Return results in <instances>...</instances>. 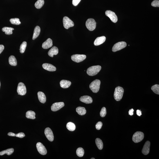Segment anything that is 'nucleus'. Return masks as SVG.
<instances>
[{
	"mask_svg": "<svg viewBox=\"0 0 159 159\" xmlns=\"http://www.w3.org/2000/svg\"><path fill=\"white\" fill-rule=\"evenodd\" d=\"M123 88L120 86L117 87L115 88L114 97L115 100L120 101L122 99L124 93Z\"/></svg>",
	"mask_w": 159,
	"mask_h": 159,
	"instance_id": "obj_1",
	"label": "nucleus"
},
{
	"mask_svg": "<svg viewBox=\"0 0 159 159\" xmlns=\"http://www.w3.org/2000/svg\"><path fill=\"white\" fill-rule=\"evenodd\" d=\"M102 67L100 66H92L88 68L87 70V73L88 75L93 76L97 74L100 71Z\"/></svg>",
	"mask_w": 159,
	"mask_h": 159,
	"instance_id": "obj_2",
	"label": "nucleus"
},
{
	"mask_svg": "<svg viewBox=\"0 0 159 159\" xmlns=\"http://www.w3.org/2000/svg\"><path fill=\"white\" fill-rule=\"evenodd\" d=\"M101 81L98 79L95 80L90 84L89 87L94 93L98 92L100 89Z\"/></svg>",
	"mask_w": 159,
	"mask_h": 159,
	"instance_id": "obj_3",
	"label": "nucleus"
},
{
	"mask_svg": "<svg viewBox=\"0 0 159 159\" xmlns=\"http://www.w3.org/2000/svg\"><path fill=\"white\" fill-rule=\"evenodd\" d=\"M144 138V133L140 131H137L133 135L132 140L135 143H138L141 142Z\"/></svg>",
	"mask_w": 159,
	"mask_h": 159,
	"instance_id": "obj_4",
	"label": "nucleus"
},
{
	"mask_svg": "<svg viewBox=\"0 0 159 159\" xmlns=\"http://www.w3.org/2000/svg\"><path fill=\"white\" fill-rule=\"evenodd\" d=\"M86 25L87 28L88 30L90 31H92L95 29L96 23L94 19L89 18L86 21Z\"/></svg>",
	"mask_w": 159,
	"mask_h": 159,
	"instance_id": "obj_5",
	"label": "nucleus"
},
{
	"mask_svg": "<svg viewBox=\"0 0 159 159\" xmlns=\"http://www.w3.org/2000/svg\"><path fill=\"white\" fill-rule=\"evenodd\" d=\"M127 46V44L125 42L122 41L117 43L114 45L112 48V51L115 52L123 49Z\"/></svg>",
	"mask_w": 159,
	"mask_h": 159,
	"instance_id": "obj_6",
	"label": "nucleus"
},
{
	"mask_svg": "<svg viewBox=\"0 0 159 159\" xmlns=\"http://www.w3.org/2000/svg\"><path fill=\"white\" fill-rule=\"evenodd\" d=\"M63 23L64 28L66 29H68L70 27H73L74 25L73 22L66 16L63 18Z\"/></svg>",
	"mask_w": 159,
	"mask_h": 159,
	"instance_id": "obj_7",
	"label": "nucleus"
},
{
	"mask_svg": "<svg viewBox=\"0 0 159 159\" xmlns=\"http://www.w3.org/2000/svg\"><path fill=\"white\" fill-rule=\"evenodd\" d=\"M18 94L21 95H24L26 94L27 92L26 86L23 83L20 82L18 84L17 90Z\"/></svg>",
	"mask_w": 159,
	"mask_h": 159,
	"instance_id": "obj_8",
	"label": "nucleus"
},
{
	"mask_svg": "<svg viewBox=\"0 0 159 159\" xmlns=\"http://www.w3.org/2000/svg\"><path fill=\"white\" fill-rule=\"evenodd\" d=\"M86 56L84 55L75 54L71 56L72 60L75 62L79 63L82 62L86 58Z\"/></svg>",
	"mask_w": 159,
	"mask_h": 159,
	"instance_id": "obj_9",
	"label": "nucleus"
},
{
	"mask_svg": "<svg viewBox=\"0 0 159 159\" xmlns=\"http://www.w3.org/2000/svg\"><path fill=\"white\" fill-rule=\"evenodd\" d=\"M106 15L109 17L111 21L114 23H116L118 21V17L114 12L111 10H107L105 12Z\"/></svg>",
	"mask_w": 159,
	"mask_h": 159,
	"instance_id": "obj_10",
	"label": "nucleus"
},
{
	"mask_svg": "<svg viewBox=\"0 0 159 159\" xmlns=\"http://www.w3.org/2000/svg\"><path fill=\"white\" fill-rule=\"evenodd\" d=\"M37 149L38 152L41 155H44L47 153L46 148L41 142H38L36 144Z\"/></svg>",
	"mask_w": 159,
	"mask_h": 159,
	"instance_id": "obj_11",
	"label": "nucleus"
},
{
	"mask_svg": "<svg viewBox=\"0 0 159 159\" xmlns=\"http://www.w3.org/2000/svg\"><path fill=\"white\" fill-rule=\"evenodd\" d=\"M45 134L47 138L50 142H53L54 136L53 131L49 128H46L45 130Z\"/></svg>",
	"mask_w": 159,
	"mask_h": 159,
	"instance_id": "obj_12",
	"label": "nucleus"
},
{
	"mask_svg": "<svg viewBox=\"0 0 159 159\" xmlns=\"http://www.w3.org/2000/svg\"><path fill=\"white\" fill-rule=\"evenodd\" d=\"M64 106L65 104L64 102L55 103L52 105L51 107V109L53 111H57L64 107Z\"/></svg>",
	"mask_w": 159,
	"mask_h": 159,
	"instance_id": "obj_13",
	"label": "nucleus"
},
{
	"mask_svg": "<svg viewBox=\"0 0 159 159\" xmlns=\"http://www.w3.org/2000/svg\"><path fill=\"white\" fill-rule=\"evenodd\" d=\"M150 142L149 141H147L145 143L143 148L142 152L144 155H147L149 154L150 151Z\"/></svg>",
	"mask_w": 159,
	"mask_h": 159,
	"instance_id": "obj_14",
	"label": "nucleus"
},
{
	"mask_svg": "<svg viewBox=\"0 0 159 159\" xmlns=\"http://www.w3.org/2000/svg\"><path fill=\"white\" fill-rule=\"evenodd\" d=\"M42 67L44 69L49 71H55L56 70V68L55 66L51 64L47 63H45L43 64Z\"/></svg>",
	"mask_w": 159,
	"mask_h": 159,
	"instance_id": "obj_15",
	"label": "nucleus"
},
{
	"mask_svg": "<svg viewBox=\"0 0 159 159\" xmlns=\"http://www.w3.org/2000/svg\"><path fill=\"white\" fill-rule=\"evenodd\" d=\"M80 100L83 103L86 104H90L93 102V99L91 97L88 95L83 96L81 97Z\"/></svg>",
	"mask_w": 159,
	"mask_h": 159,
	"instance_id": "obj_16",
	"label": "nucleus"
},
{
	"mask_svg": "<svg viewBox=\"0 0 159 159\" xmlns=\"http://www.w3.org/2000/svg\"><path fill=\"white\" fill-rule=\"evenodd\" d=\"M106 39L104 36L97 37L94 42V45L95 46H98L102 44L105 42Z\"/></svg>",
	"mask_w": 159,
	"mask_h": 159,
	"instance_id": "obj_17",
	"label": "nucleus"
},
{
	"mask_svg": "<svg viewBox=\"0 0 159 159\" xmlns=\"http://www.w3.org/2000/svg\"><path fill=\"white\" fill-rule=\"evenodd\" d=\"M53 46V41L50 38H48L47 40L43 43L42 47L44 49H48L51 48Z\"/></svg>",
	"mask_w": 159,
	"mask_h": 159,
	"instance_id": "obj_18",
	"label": "nucleus"
},
{
	"mask_svg": "<svg viewBox=\"0 0 159 159\" xmlns=\"http://www.w3.org/2000/svg\"><path fill=\"white\" fill-rule=\"evenodd\" d=\"M58 53V49L57 47L54 46L48 52V55L50 57H53L54 55H57Z\"/></svg>",
	"mask_w": 159,
	"mask_h": 159,
	"instance_id": "obj_19",
	"label": "nucleus"
},
{
	"mask_svg": "<svg viewBox=\"0 0 159 159\" xmlns=\"http://www.w3.org/2000/svg\"><path fill=\"white\" fill-rule=\"evenodd\" d=\"M38 97L39 102L43 104L46 103V98L44 93L42 92H39L37 93Z\"/></svg>",
	"mask_w": 159,
	"mask_h": 159,
	"instance_id": "obj_20",
	"label": "nucleus"
},
{
	"mask_svg": "<svg viewBox=\"0 0 159 159\" xmlns=\"http://www.w3.org/2000/svg\"><path fill=\"white\" fill-rule=\"evenodd\" d=\"M71 84V83L70 81L66 80H62L60 82L61 87L64 88H68Z\"/></svg>",
	"mask_w": 159,
	"mask_h": 159,
	"instance_id": "obj_21",
	"label": "nucleus"
},
{
	"mask_svg": "<svg viewBox=\"0 0 159 159\" xmlns=\"http://www.w3.org/2000/svg\"><path fill=\"white\" fill-rule=\"evenodd\" d=\"M41 32V28L37 26L34 29L32 39L35 40L39 36Z\"/></svg>",
	"mask_w": 159,
	"mask_h": 159,
	"instance_id": "obj_22",
	"label": "nucleus"
},
{
	"mask_svg": "<svg viewBox=\"0 0 159 159\" xmlns=\"http://www.w3.org/2000/svg\"><path fill=\"white\" fill-rule=\"evenodd\" d=\"M9 63L11 65L13 66H16L17 65V59L14 56L11 55L9 57Z\"/></svg>",
	"mask_w": 159,
	"mask_h": 159,
	"instance_id": "obj_23",
	"label": "nucleus"
},
{
	"mask_svg": "<svg viewBox=\"0 0 159 159\" xmlns=\"http://www.w3.org/2000/svg\"><path fill=\"white\" fill-rule=\"evenodd\" d=\"M14 30V29L11 27H4L2 29V30L7 35H11L13 33L12 31Z\"/></svg>",
	"mask_w": 159,
	"mask_h": 159,
	"instance_id": "obj_24",
	"label": "nucleus"
},
{
	"mask_svg": "<svg viewBox=\"0 0 159 159\" xmlns=\"http://www.w3.org/2000/svg\"><path fill=\"white\" fill-rule=\"evenodd\" d=\"M76 111L78 114L81 115L85 114L86 112L85 108L81 107H77L76 109Z\"/></svg>",
	"mask_w": 159,
	"mask_h": 159,
	"instance_id": "obj_25",
	"label": "nucleus"
},
{
	"mask_svg": "<svg viewBox=\"0 0 159 159\" xmlns=\"http://www.w3.org/2000/svg\"><path fill=\"white\" fill-rule=\"evenodd\" d=\"M14 151V149L13 148L8 149L1 152H0V156H2V155L6 154L8 155H10L12 154L13 153Z\"/></svg>",
	"mask_w": 159,
	"mask_h": 159,
	"instance_id": "obj_26",
	"label": "nucleus"
},
{
	"mask_svg": "<svg viewBox=\"0 0 159 159\" xmlns=\"http://www.w3.org/2000/svg\"><path fill=\"white\" fill-rule=\"evenodd\" d=\"M35 112L31 111H29L27 112L26 116L27 118L34 119L35 118Z\"/></svg>",
	"mask_w": 159,
	"mask_h": 159,
	"instance_id": "obj_27",
	"label": "nucleus"
},
{
	"mask_svg": "<svg viewBox=\"0 0 159 159\" xmlns=\"http://www.w3.org/2000/svg\"><path fill=\"white\" fill-rule=\"evenodd\" d=\"M66 127L69 130L71 131H74L76 128L75 124L71 122L68 123L67 124Z\"/></svg>",
	"mask_w": 159,
	"mask_h": 159,
	"instance_id": "obj_28",
	"label": "nucleus"
},
{
	"mask_svg": "<svg viewBox=\"0 0 159 159\" xmlns=\"http://www.w3.org/2000/svg\"><path fill=\"white\" fill-rule=\"evenodd\" d=\"M95 143L97 148L99 150H102L103 147V144L102 141L99 138H97L95 140Z\"/></svg>",
	"mask_w": 159,
	"mask_h": 159,
	"instance_id": "obj_29",
	"label": "nucleus"
},
{
	"mask_svg": "<svg viewBox=\"0 0 159 159\" xmlns=\"http://www.w3.org/2000/svg\"><path fill=\"white\" fill-rule=\"evenodd\" d=\"M44 4V0H38L35 3V6L36 8L39 9L42 8Z\"/></svg>",
	"mask_w": 159,
	"mask_h": 159,
	"instance_id": "obj_30",
	"label": "nucleus"
},
{
	"mask_svg": "<svg viewBox=\"0 0 159 159\" xmlns=\"http://www.w3.org/2000/svg\"><path fill=\"white\" fill-rule=\"evenodd\" d=\"M27 46V43L26 41L23 42L21 45L20 47V52L21 53H24L25 50H26Z\"/></svg>",
	"mask_w": 159,
	"mask_h": 159,
	"instance_id": "obj_31",
	"label": "nucleus"
},
{
	"mask_svg": "<svg viewBox=\"0 0 159 159\" xmlns=\"http://www.w3.org/2000/svg\"><path fill=\"white\" fill-rule=\"evenodd\" d=\"M76 154L77 156L79 157H83L84 154V149L82 148H78L76 150Z\"/></svg>",
	"mask_w": 159,
	"mask_h": 159,
	"instance_id": "obj_32",
	"label": "nucleus"
},
{
	"mask_svg": "<svg viewBox=\"0 0 159 159\" xmlns=\"http://www.w3.org/2000/svg\"><path fill=\"white\" fill-rule=\"evenodd\" d=\"M10 21L11 24L15 25H19L21 23L19 21V19L18 18L11 19Z\"/></svg>",
	"mask_w": 159,
	"mask_h": 159,
	"instance_id": "obj_33",
	"label": "nucleus"
},
{
	"mask_svg": "<svg viewBox=\"0 0 159 159\" xmlns=\"http://www.w3.org/2000/svg\"><path fill=\"white\" fill-rule=\"evenodd\" d=\"M151 89L154 92L157 94H159V85L156 84L153 86L151 88Z\"/></svg>",
	"mask_w": 159,
	"mask_h": 159,
	"instance_id": "obj_34",
	"label": "nucleus"
},
{
	"mask_svg": "<svg viewBox=\"0 0 159 159\" xmlns=\"http://www.w3.org/2000/svg\"><path fill=\"white\" fill-rule=\"evenodd\" d=\"M106 110L105 107H103L102 110H101V111L100 113V115L101 117H104L106 116Z\"/></svg>",
	"mask_w": 159,
	"mask_h": 159,
	"instance_id": "obj_35",
	"label": "nucleus"
},
{
	"mask_svg": "<svg viewBox=\"0 0 159 159\" xmlns=\"http://www.w3.org/2000/svg\"><path fill=\"white\" fill-rule=\"evenodd\" d=\"M151 5L153 7H159V0H155L152 3Z\"/></svg>",
	"mask_w": 159,
	"mask_h": 159,
	"instance_id": "obj_36",
	"label": "nucleus"
},
{
	"mask_svg": "<svg viewBox=\"0 0 159 159\" xmlns=\"http://www.w3.org/2000/svg\"><path fill=\"white\" fill-rule=\"evenodd\" d=\"M103 125L102 123L101 122H97L95 125V128L97 130H100L102 127Z\"/></svg>",
	"mask_w": 159,
	"mask_h": 159,
	"instance_id": "obj_37",
	"label": "nucleus"
},
{
	"mask_svg": "<svg viewBox=\"0 0 159 159\" xmlns=\"http://www.w3.org/2000/svg\"><path fill=\"white\" fill-rule=\"evenodd\" d=\"M25 136V134L22 132L16 134V136L19 138H22Z\"/></svg>",
	"mask_w": 159,
	"mask_h": 159,
	"instance_id": "obj_38",
	"label": "nucleus"
},
{
	"mask_svg": "<svg viewBox=\"0 0 159 159\" xmlns=\"http://www.w3.org/2000/svg\"><path fill=\"white\" fill-rule=\"evenodd\" d=\"M81 0H73L72 4L74 6H76L80 2Z\"/></svg>",
	"mask_w": 159,
	"mask_h": 159,
	"instance_id": "obj_39",
	"label": "nucleus"
},
{
	"mask_svg": "<svg viewBox=\"0 0 159 159\" xmlns=\"http://www.w3.org/2000/svg\"><path fill=\"white\" fill-rule=\"evenodd\" d=\"M4 49V46L3 45H0V54L3 51Z\"/></svg>",
	"mask_w": 159,
	"mask_h": 159,
	"instance_id": "obj_40",
	"label": "nucleus"
},
{
	"mask_svg": "<svg viewBox=\"0 0 159 159\" xmlns=\"http://www.w3.org/2000/svg\"><path fill=\"white\" fill-rule=\"evenodd\" d=\"M136 113L138 116H140L142 115V111L141 110H137L136 111Z\"/></svg>",
	"mask_w": 159,
	"mask_h": 159,
	"instance_id": "obj_41",
	"label": "nucleus"
},
{
	"mask_svg": "<svg viewBox=\"0 0 159 159\" xmlns=\"http://www.w3.org/2000/svg\"><path fill=\"white\" fill-rule=\"evenodd\" d=\"M134 111V110L133 109V108H132L129 111V114L130 115H132L133 114V112Z\"/></svg>",
	"mask_w": 159,
	"mask_h": 159,
	"instance_id": "obj_42",
	"label": "nucleus"
},
{
	"mask_svg": "<svg viewBox=\"0 0 159 159\" xmlns=\"http://www.w3.org/2000/svg\"><path fill=\"white\" fill-rule=\"evenodd\" d=\"M16 135L15 134L12 132H10L8 133V135L9 136H16Z\"/></svg>",
	"mask_w": 159,
	"mask_h": 159,
	"instance_id": "obj_43",
	"label": "nucleus"
},
{
	"mask_svg": "<svg viewBox=\"0 0 159 159\" xmlns=\"http://www.w3.org/2000/svg\"><path fill=\"white\" fill-rule=\"evenodd\" d=\"M91 159H95L94 158H91Z\"/></svg>",
	"mask_w": 159,
	"mask_h": 159,
	"instance_id": "obj_44",
	"label": "nucleus"
},
{
	"mask_svg": "<svg viewBox=\"0 0 159 159\" xmlns=\"http://www.w3.org/2000/svg\"><path fill=\"white\" fill-rule=\"evenodd\" d=\"M1 82H0V88H1Z\"/></svg>",
	"mask_w": 159,
	"mask_h": 159,
	"instance_id": "obj_45",
	"label": "nucleus"
}]
</instances>
